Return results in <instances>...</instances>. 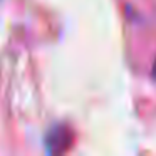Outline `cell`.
<instances>
[{
    "label": "cell",
    "mask_w": 156,
    "mask_h": 156,
    "mask_svg": "<svg viewBox=\"0 0 156 156\" xmlns=\"http://www.w3.org/2000/svg\"><path fill=\"white\" fill-rule=\"evenodd\" d=\"M72 144V131L66 124H57L49 131L45 138L47 153H64Z\"/></svg>",
    "instance_id": "cell-1"
},
{
    "label": "cell",
    "mask_w": 156,
    "mask_h": 156,
    "mask_svg": "<svg viewBox=\"0 0 156 156\" xmlns=\"http://www.w3.org/2000/svg\"><path fill=\"white\" fill-rule=\"evenodd\" d=\"M151 77L156 81V59H154V62H153V67H151Z\"/></svg>",
    "instance_id": "cell-2"
}]
</instances>
